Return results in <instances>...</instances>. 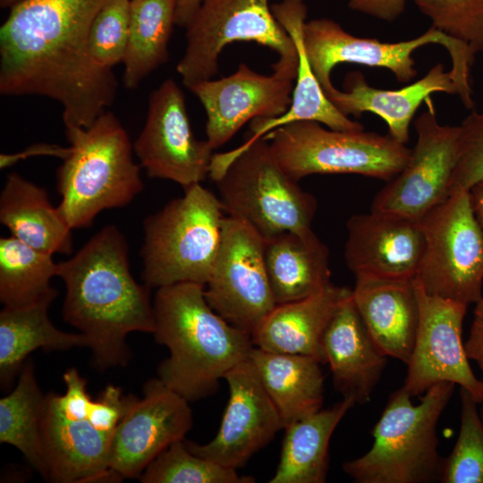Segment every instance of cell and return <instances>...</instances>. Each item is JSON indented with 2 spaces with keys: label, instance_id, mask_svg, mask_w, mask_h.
Returning a JSON list of instances; mask_svg holds the SVG:
<instances>
[{
  "label": "cell",
  "instance_id": "1",
  "mask_svg": "<svg viewBox=\"0 0 483 483\" xmlns=\"http://www.w3.org/2000/svg\"><path fill=\"white\" fill-rule=\"evenodd\" d=\"M107 0H22L0 28V93L58 102L65 126L89 127L113 104L118 82L89 48Z\"/></svg>",
  "mask_w": 483,
  "mask_h": 483
},
{
  "label": "cell",
  "instance_id": "2",
  "mask_svg": "<svg viewBox=\"0 0 483 483\" xmlns=\"http://www.w3.org/2000/svg\"><path fill=\"white\" fill-rule=\"evenodd\" d=\"M64 283V319L87 339L92 363L100 371L124 367L132 353V332L153 334L150 288L130 271L128 245L114 225L102 228L67 260L58 263Z\"/></svg>",
  "mask_w": 483,
  "mask_h": 483
},
{
  "label": "cell",
  "instance_id": "3",
  "mask_svg": "<svg viewBox=\"0 0 483 483\" xmlns=\"http://www.w3.org/2000/svg\"><path fill=\"white\" fill-rule=\"evenodd\" d=\"M204 291L203 284H175L158 288L153 301V335L169 350L157 377L189 402L214 394L254 347L251 335L218 315Z\"/></svg>",
  "mask_w": 483,
  "mask_h": 483
},
{
  "label": "cell",
  "instance_id": "4",
  "mask_svg": "<svg viewBox=\"0 0 483 483\" xmlns=\"http://www.w3.org/2000/svg\"><path fill=\"white\" fill-rule=\"evenodd\" d=\"M72 151L57 170L58 210L72 229L102 210L129 204L143 189L141 166L117 117L106 111L89 127L65 126Z\"/></svg>",
  "mask_w": 483,
  "mask_h": 483
},
{
  "label": "cell",
  "instance_id": "5",
  "mask_svg": "<svg viewBox=\"0 0 483 483\" xmlns=\"http://www.w3.org/2000/svg\"><path fill=\"white\" fill-rule=\"evenodd\" d=\"M208 175L216 183L224 211L264 239L313 232L316 198L285 174L264 138L214 154Z\"/></svg>",
  "mask_w": 483,
  "mask_h": 483
},
{
  "label": "cell",
  "instance_id": "6",
  "mask_svg": "<svg viewBox=\"0 0 483 483\" xmlns=\"http://www.w3.org/2000/svg\"><path fill=\"white\" fill-rule=\"evenodd\" d=\"M455 384L442 382L413 405L402 387L392 393L373 430L374 444L364 455L345 462L343 471L358 483H429L440 480L436 426Z\"/></svg>",
  "mask_w": 483,
  "mask_h": 483
},
{
  "label": "cell",
  "instance_id": "7",
  "mask_svg": "<svg viewBox=\"0 0 483 483\" xmlns=\"http://www.w3.org/2000/svg\"><path fill=\"white\" fill-rule=\"evenodd\" d=\"M224 208L200 183L144 221L142 280L149 288L206 285L221 243Z\"/></svg>",
  "mask_w": 483,
  "mask_h": 483
},
{
  "label": "cell",
  "instance_id": "8",
  "mask_svg": "<svg viewBox=\"0 0 483 483\" xmlns=\"http://www.w3.org/2000/svg\"><path fill=\"white\" fill-rule=\"evenodd\" d=\"M287 175L356 174L386 182L406 165L411 150L392 136L336 131L314 121L290 123L263 136Z\"/></svg>",
  "mask_w": 483,
  "mask_h": 483
},
{
  "label": "cell",
  "instance_id": "9",
  "mask_svg": "<svg viewBox=\"0 0 483 483\" xmlns=\"http://www.w3.org/2000/svg\"><path fill=\"white\" fill-rule=\"evenodd\" d=\"M302 43L310 67L325 92L334 87L330 78L332 70L344 63L385 68L400 82H409L417 74L412 53L425 45L439 44L451 57L450 71L460 99L465 104L473 99L470 72L476 54L466 43L432 26L414 38L391 43L353 36L336 21L319 18L305 21Z\"/></svg>",
  "mask_w": 483,
  "mask_h": 483
},
{
  "label": "cell",
  "instance_id": "10",
  "mask_svg": "<svg viewBox=\"0 0 483 483\" xmlns=\"http://www.w3.org/2000/svg\"><path fill=\"white\" fill-rule=\"evenodd\" d=\"M186 28V47L176 71L186 88L213 79L223 49L255 42L275 52L272 67L297 72L296 46L275 18L269 0H204Z\"/></svg>",
  "mask_w": 483,
  "mask_h": 483
},
{
  "label": "cell",
  "instance_id": "11",
  "mask_svg": "<svg viewBox=\"0 0 483 483\" xmlns=\"http://www.w3.org/2000/svg\"><path fill=\"white\" fill-rule=\"evenodd\" d=\"M424 249L416 279L431 295L465 303L482 297L483 233L469 191L448 196L420 219Z\"/></svg>",
  "mask_w": 483,
  "mask_h": 483
},
{
  "label": "cell",
  "instance_id": "12",
  "mask_svg": "<svg viewBox=\"0 0 483 483\" xmlns=\"http://www.w3.org/2000/svg\"><path fill=\"white\" fill-rule=\"evenodd\" d=\"M204 293L218 315L250 335L276 306L265 263V239L245 222L225 216Z\"/></svg>",
  "mask_w": 483,
  "mask_h": 483
},
{
  "label": "cell",
  "instance_id": "13",
  "mask_svg": "<svg viewBox=\"0 0 483 483\" xmlns=\"http://www.w3.org/2000/svg\"><path fill=\"white\" fill-rule=\"evenodd\" d=\"M133 150L149 177L171 180L184 190L209 174L214 149L207 140L195 138L184 94L173 79L150 94L145 124Z\"/></svg>",
  "mask_w": 483,
  "mask_h": 483
},
{
  "label": "cell",
  "instance_id": "14",
  "mask_svg": "<svg viewBox=\"0 0 483 483\" xmlns=\"http://www.w3.org/2000/svg\"><path fill=\"white\" fill-rule=\"evenodd\" d=\"M413 283L419 325L402 388L413 397L438 383L452 382L480 403L483 381L473 373L462 339L468 305L427 293L416 278Z\"/></svg>",
  "mask_w": 483,
  "mask_h": 483
},
{
  "label": "cell",
  "instance_id": "15",
  "mask_svg": "<svg viewBox=\"0 0 483 483\" xmlns=\"http://www.w3.org/2000/svg\"><path fill=\"white\" fill-rule=\"evenodd\" d=\"M417 142L404 168L374 197L371 210L419 220L448 197L459 125L439 123L433 106L415 121Z\"/></svg>",
  "mask_w": 483,
  "mask_h": 483
},
{
  "label": "cell",
  "instance_id": "16",
  "mask_svg": "<svg viewBox=\"0 0 483 483\" xmlns=\"http://www.w3.org/2000/svg\"><path fill=\"white\" fill-rule=\"evenodd\" d=\"M189 401L158 377L143 386L112 437L109 470L116 482L139 479L149 463L173 443L183 440L192 427Z\"/></svg>",
  "mask_w": 483,
  "mask_h": 483
},
{
  "label": "cell",
  "instance_id": "17",
  "mask_svg": "<svg viewBox=\"0 0 483 483\" xmlns=\"http://www.w3.org/2000/svg\"><path fill=\"white\" fill-rule=\"evenodd\" d=\"M296 77L297 72L282 69L261 74L242 63L226 77L189 87L204 107L207 141L211 148L215 150L228 142L250 121L286 113Z\"/></svg>",
  "mask_w": 483,
  "mask_h": 483
},
{
  "label": "cell",
  "instance_id": "18",
  "mask_svg": "<svg viewBox=\"0 0 483 483\" xmlns=\"http://www.w3.org/2000/svg\"><path fill=\"white\" fill-rule=\"evenodd\" d=\"M229 400L215 437L200 445L185 440L196 455L237 470L284 428L283 419L246 359L225 376Z\"/></svg>",
  "mask_w": 483,
  "mask_h": 483
},
{
  "label": "cell",
  "instance_id": "19",
  "mask_svg": "<svg viewBox=\"0 0 483 483\" xmlns=\"http://www.w3.org/2000/svg\"><path fill=\"white\" fill-rule=\"evenodd\" d=\"M344 258L355 276L411 281L424 249L419 220L389 212L353 215L347 221Z\"/></svg>",
  "mask_w": 483,
  "mask_h": 483
},
{
  "label": "cell",
  "instance_id": "20",
  "mask_svg": "<svg viewBox=\"0 0 483 483\" xmlns=\"http://www.w3.org/2000/svg\"><path fill=\"white\" fill-rule=\"evenodd\" d=\"M88 416L64 417L44 402L40 430L47 479L57 483L116 482L108 465L113 436L96 428Z\"/></svg>",
  "mask_w": 483,
  "mask_h": 483
},
{
  "label": "cell",
  "instance_id": "21",
  "mask_svg": "<svg viewBox=\"0 0 483 483\" xmlns=\"http://www.w3.org/2000/svg\"><path fill=\"white\" fill-rule=\"evenodd\" d=\"M324 363L329 365L335 387L355 403L368 402L387 357L370 338L352 296L331 318L322 337Z\"/></svg>",
  "mask_w": 483,
  "mask_h": 483
},
{
  "label": "cell",
  "instance_id": "22",
  "mask_svg": "<svg viewBox=\"0 0 483 483\" xmlns=\"http://www.w3.org/2000/svg\"><path fill=\"white\" fill-rule=\"evenodd\" d=\"M343 91L335 86L326 93L333 105L343 114L356 117L369 112L386 123L389 135L405 144L410 139L411 122L423 101L431 94H458L451 71L442 64L434 65L424 77L398 89H383L370 86L360 72L347 74Z\"/></svg>",
  "mask_w": 483,
  "mask_h": 483
},
{
  "label": "cell",
  "instance_id": "23",
  "mask_svg": "<svg viewBox=\"0 0 483 483\" xmlns=\"http://www.w3.org/2000/svg\"><path fill=\"white\" fill-rule=\"evenodd\" d=\"M413 280L355 276L352 290L355 307L376 346L386 357L406 365L414 347L419 316Z\"/></svg>",
  "mask_w": 483,
  "mask_h": 483
},
{
  "label": "cell",
  "instance_id": "24",
  "mask_svg": "<svg viewBox=\"0 0 483 483\" xmlns=\"http://www.w3.org/2000/svg\"><path fill=\"white\" fill-rule=\"evenodd\" d=\"M272 13L293 40L299 64L292 98L287 112L275 118H257L250 122L248 138L250 142L262 138L282 125L301 122H318L332 130L361 131L364 126L341 113L328 99L316 78L302 43V27L306 21L307 6L303 0H282L271 5Z\"/></svg>",
  "mask_w": 483,
  "mask_h": 483
},
{
  "label": "cell",
  "instance_id": "25",
  "mask_svg": "<svg viewBox=\"0 0 483 483\" xmlns=\"http://www.w3.org/2000/svg\"><path fill=\"white\" fill-rule=\"evenodd\" d=\"M352 290L330 283L302 300L276 305L251 334L254 346L270 352L311 356L324 364L322 337Z\"/></svg>",
  "mask_w": 483,
  "mask_h": 483
},
{
  "label": "cell",
  "instance_id": "26",
  "mask_svg": "<svg viewBox=\"0 0 483 483\" xmlns=\"http://www.w3.org/2000/svg\"><path fill=\"white\" fill-rule=\"evenodd\" d=\"M0 222L11 235L49 254H70L72 228L47 192L16 173L8 174L0 195Z\"/></svg>",
  "mask_w": 483,
  "mask_h": 483
},
{
  "label": "cell",
  "instance_id": "27",
  "mask_svg": "<svg viewBox=\"0 0 483 483\" xmlns=\"http://www.w3.org/2000/svg\"><path fill=\"white\" fill-rule=\"evenodd\" d=\"M265 263L276 305L307 298L331 283L329 250L314 232L265 239Z\"/></svg>",
  "mask_w": 483,
  "mask_h": 483
},
{
  "label": "cell",
  "instance_id": "28",
  "mask_svg": "<svg viewBox=\"0 0 483 483\" xmlns=\"http://www.w3.org/2000/svg\"><path fill=\"white\" fill-rule=\"evenodd\" d=\"M249 359L284 428L322 408L324 376L318 360L256 346Z\"/></svg>",
  "mask_w": 483,
  "mask_h": 483
},
{
  "label": "cell",
  "instance_id": "29",
  "mask_svg": "<svg viewBox=\"0 0 483 483\" xmlns=\"http://www.w3.org/2000/svg\"><path fill=\"white\" fill-rule=\"evenodd\" d=\"M355 404L351 398L303 417L288 426L280 461L270 483H323L329 466V442L335 428Z\"/></svg>",
  "mask_w": 483,
  "mask_h": 483
},
{
  "label": "cell",
  "instance_id": "30",
  "mask_svg": "<svg viewBox=\"0 0 483 483\" xmlns=\"http://www.w3.org/2000/svg\"><path fill=\"white\" fill-rule=\"evenodd\" d=\"M53 301L10 308L0 312V382L7 388L20 374L29 355L42 349L47 352L87 347L80 332L69 333L55 327L48 316Z\"/></svg>",
  "mask_w": 483,
  "mask_h": 483
},
{
  "label": "cell",
  "instance_id": "31",
  "mask_svg": "<svg viewBox=\"0 0 483 483\" xmlns=\"http://www.w3.org/2000/svg\"><path fill=\"white\" fill-rule=\"evenodd\" d=\"M175 24V0H131L130 31L123 61V83L136 89L168 59Z\"/></svg>",
  "mask_w": 483,
  "mask_h": 483
},
{
  "label": "cell",
  "instance_id": "32",
  "mask_svg": "<svg viewBox=\"0 0 483 483\" xmlns=\"http://www.w3.org/2000/svg\"><path fill=\"white\" fill-rule=\"evenodd\" d=\"M45 396L38 385L32 360L28 359L16 386L0 399V443L17 448L47 479L40 430Z\"/></svg>",
  "mask_w": 483,
  "mask_h": 483
},
{
  "label": "cell",
  "instance_id": "33",
  "mask_svg": "<svg viewBox=\"0 0 483 483\" xmlns=\"http://www.w3.org/2000/svg\"><path fill=\"white\" fill-rule=\"evenodd\" d=\"M53 255L38 250L13 236L0 238V301L4 307L21 308L54 301L57 276Z\"/></svg>",
  "mask_w": 483,
  "mask_h": 483
},
{
  "label": "cell",
  "instance_id": "34",
  "mask_svg": "<svg viewBox=\"0 0 483 483\" xmlns=\"http://www.w3.org/2000/svg\"><path fill=\"white\" fill-rule=\"evenodd\" d=\"M142 483H253L250 476L238 474L235 469L225 467L191 453L185 439L176 441L163 451L145 469Z\"/></svg>",
  "mask_w": 483,
  "mask_h": 483
},
{
  "label": "cell",
  "instance_id": "35",
  "mask_svg": "<svg viewBox=\"0 0 483 483\" xmlns=\"http://www.w3.org/2000/svg\"><path fill=\"white\" fill-rule=\"evenodd\" d=\"M461 427L451 453L443 458L440 482L483 483V420L478 402L460 387Z\"/></svg>",
  "mask_w": 483,
  "mask_h": 483
},
{
  "label": "cell",
  "instance_id": "36",
  "mask_svg": "<svg viewBox=\"0 0 483 483\" xmlns=\"http://www.w3.org/2000/svg\"><path fill=\"white\" fill-rule=\"evenodd\" d=\"M432 27L483 52V0H412Z\"/></svg>",
  "mask_w": 483,
  "mask_h": 483
},
{
  "label": "cell",
  "instance_id": "37",
  "mask_svg": "<svg viewBox=\"0 0 483 483\" xmlns=\"http://www.w3.org/2000/svg\"><path fill=\"white\" fill-rule=\"evenodd\" d=\"M131 0H107L89 30V48L102 66L113 69L123 63L130 31Z\"/></svg>",
  "mask_w": 483,
  "mask_h": 483
},
{
  "label": "cell",
  "instance_id": "38",
  "mask_svg": "<svg viewBox=\"0 0 483 483\" xmlns=\"http://www.w3.org/2000/svg\"><path fill=\"white\" fill-rule=\"evenodd\" d=\"M483 178V112H471L459 125L455 166L448 196L469 191Z\"/></svg>",
  "mask_w": 483,
  "mask_h": 483
},
{
  "label": "cell",
  "instance_id": "39",
  "mask_svg": "<svg viewBox=\"0 0 483 483\" xmlns=\"http://www.w3.org/2000/svg\"><path fill=\"white\" fill-rule=\"evenodd\" d=\"M137 396L124 394L119 386L107 385L92 400L89 419L102 432L113 436L120 421Z\"/></svg>",
  "mask_w": 483,
  "mask_h": 483
},
{
  "label": "cell",
  "instance_id": "40",
  "mask_svg": "<svg viewBox=\"0 0 483 483\" xmlns=\"http://www.w3.org/2000/svg\"><path fill=\"white\" fill-rule=\"evenodd\" d=\"M407 0H349V7L374 18L393 21L404 11Z\"/></svg>",
  "mask_w": 483,
  "mask_h": 483
},
{
  "label": "cell",
  "instance_id": "41",
  "mask_svg": "<svg viewBox=\"0 0 483 483\" xmlns=\"http://www.w3.org/2000/svg\"><path fill=\"white\" fill-rule=\"evenodd\" d=\"M464 348L468 359L475 361L483 370V297L475 303L473 320Z\"/></svg>",
  "mask_w": 483,
  "mask_h": 483
},
{
  "label": "cell",
  "instance_id": "42",
  "mask_svg": "<svg viewBox=\"0 0 483 483\" xmlns=\"http://www.w3.org/2000/svg\"><path fill=\"white\" fill-rule=\"evenodd\" d=\"M71 151L72 148L70 146L65 148L55 144H35L16 154H1L0 166L1 168H5L15 164L19 160L35 156H51L62 158L64 160L70 155Z\"/></svg>",
  "mask_w": 483,
  "mask_h": 483
},
{
  "label": "cell",
  "instance_id": "43",
  "mask_svg": "<svg viewBox=\"0 0 483 483\" xmlns=\"http://www.w3.org/2000/svg\"><path fill=\"white\" fill-rule=\"evenodd\" d=\"M204 0H175V25L186 27Z\"/></svg>",
  "mask_w": 483,
  "mask_h": 483
},
{
  "label": "cell",
  "instance_id": "44",
  "mask_svg": "<svg viewBox=\"0 0 483 483\" xmlns=\"http://www.w3.org/2000/svg\"><path fill=\"white\" fill-rule=\"evenodd\" d=\"M470 202L483 233V178L469 190Z\"/></svg>",
  "mask_w": 483,
  "mask_h": 483
},
{
  "label": "cell",
  "instance_id": "45",
  "mask_svg": "<svg viewBox=\"0 0 483 483\" xmlns=\"http://www.w3.org/2000/svg\"><path fill=\"white\" fill-rule=\"evenodd\" d=\"M22 0H0V4L2 7H12L15 4L21 2Z\"/></svg>",
  "mask_w": 483,
  "mask_h": 483
},
{
  "label": "cell",
  "instance_id": "46",
  "mask_svg": "<svg viewBox=\"0 0 483 483\" xmlns=\"http://www.w3.org/2000/svg\"><path fill=\"white\" fill-rule=\"evenodd\" d=\"M480 409L479 410V414H480V417L483 420V401L480 402Z\"/></svg>",
  "mask_w": 483,
  "mask_h": 483
}]
</instances>
